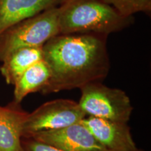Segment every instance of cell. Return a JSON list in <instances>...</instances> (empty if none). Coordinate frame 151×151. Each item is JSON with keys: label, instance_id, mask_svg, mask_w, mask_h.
I'll use <instances>...</instances> for the list:
<instances>
[{"label": "cell", "instance_id": "6da1fadb", "mask_svg": "<svg viewBox=\"0 0 151 151\" xmlns=\"http://www.w3.org/2000/svg\"><path fill=\"white\" fill-rule=\"evenodd\" d=\"M107 37L99 34H71L49 39L43 46V59L50 69V78L41 93L80 89L104 80L110 70Z\"/></svg>", "mask_w": 151, "mask_h": 151}, {"label": "cell", "instance_id": "7a4b0ae2", "mask_svg": "<svg viewBox=\"0 0 151 151\" xmlns=\"http://www.w3.org/2000/svg\"><path fill=\"white\" fill-rule=\"evenodd\" d=\"M133 16L119 13L102 0H64L58 6L60 35H108L131 25Z\"/></svg>", "mask_w": 151, "mask_h": 151}, {"label": "cell", "instance_id": "3957f363", "mask_svg": "<svg viewBox=\"0 0 151 151\" xmlns=\"http://www.w3.org/2000/svg\"><path fill=\"white\" fill-rule=\"evenodd\" d=\"M58 35V6L22 20L0 34V62L16 49L42 47Z\"/></svg>", "mask_w": 151, "mask_h": 151}, {"label": "cell", "instance_id": "277c9868", "mask_svg": "<svg viewBox=\"0 0 151 151\" xmlns=\"http://www.w3.org/2000/svg\"><path fill=\"white\" fill-rule=\"evenodd\" d=\"M78 104L86 116L127 123L133 111L126 92L106 86L101 82L90 83L80 88Z\"/></svg>", "mask_w": 151, "mask_h": 151}, {"label": "cell", "instance_id": "5b68a950", "mask_svg": "<svg viewBox=\"0 0 151 151\" xmlns=\"http://www.w3.org/2000/svg\"><path fill=\"white\" fill-rule=\"evenodd\" d=\"M86 115L78 102L58 99L47 101L28 113L22 129V138H32L44 132L55 131L81 122Z\"/></svg>", "mask_w": 151, "mask_h": 151}, {"label": "cell", "instance_id": "8992f818", "mask_svg": "<svg viewBox=\"0 0 151 151\" xmlns=\"http://www.w3.org/2000/svg\"><path fill=\"white\" fill-rule=\"evenodd\" d=\"M82 123L107 151H139L125 122L86 116Z\"/></svg>", "mask_w": 151, "mask_h": 151}, {"label": "cell", "instance_id": "52a82bcc", "mask_svg": "<svg viewBox=\"0 0 151 151\" xmlns=\"http://www.w3.org/2000/svg\"><path fill=\"white\" fill-rule=\"evenodd\" d=\"M32 138L65 151H107L82 122L55 131L41 132Z\"/></svg>", "mask_w": 151, "mask_h": 151}, {"label": "cell", "instance_id": "ba28073f", "mask_svg": "<svg viewBox=\"0 0 151 151\" xmlns=\"http://www.w3.org/2000/svg\"><path fill=\"white\" fill-rule=\"evenodd\" d=\"M64 0H0V34L14 24L58 7Z\"/></svg>", "mask_w": 151, "mask_h": 151}, {"label": "cell", "instance_id": "9c48e42d", "mask_svg": "<svg viewBox=\"0 0 151 151\" xmlns=\"http://www.w3.org/2000/svg\"><path fill=\"white\" fill-rule=\"evenodd\" d=\"M14 101L0 106V151H22V129L27 113Z\"/></svg>", "mask_w": 151, "mask_h": 151}, {"label": "cell", "instance_id": "30bf717a", "mask_svg": "<svg viewBox=\"0 0 151 151\" xmlns=\"http://www.w3.org/2000/svg\"><path fill=\"white\" fill-rule=\"evenodd\" d=\"M43 58V46L16 49L1 62L0 72L7 84L14 86L22 73Z\"/></svg>", "mask_w": 151, "mask_h": 151}, {"label": "cell", "instance_id": "8fae6325", "mask_svg": "<svg viewBox=\"0 0 151 151\" xmlns=\"http://www.w3.org/2000/svg\"><path fill=\"white\" fill-rule=\"evenodd\" d=\"M50 78V69L43 59L34 64L20 75L14 83V102L20 104L29 94L40 92Z\"/></svg>", "mask_w": 151, "mask_h": 151}, {"label": "cell", "instance_id": "7c38bea8", "mask_svg": "<svg viewBox=\"0 0 151 151\" xmlns=\"http://www.w3.org/2000/svg\"><path fill=\"white\" fill-rule=\"evenodd\" d=\"M119 13L127 17H132L137 13L150 14L151 0H102Z\"/></svg>", "mask_w": 151, "mask_h": 151}, {"label": "cell", "instance_id": "4fadbf2b", "mask_svg": "<svg viewBox=\"0 0 151 151\" xmlns=\"http://www.w3.org/2000/svg\"><path fill=\"white\" fill-rule=\"evenodd\" d=\"M22 151H65L33 138H22Z\"/></svg>", "mask_w": 151, "mask_h": 151}, {"label": "cell", "instance_id": "5bb4252c", "mask_svg": "<svg viewBox=\"0 0 151 151\" xmlns=\"http://www.w3.org/2000/svg\"><path fill=\"white\" fill-rule=\"evenodd\" d=\"M139 151H144V150H140V149H139Z\"/></svg>", "mask_w": 151, "mask_h": 151}]
</instances>
